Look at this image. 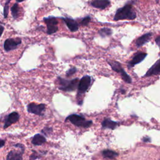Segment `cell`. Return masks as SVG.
Returning <instances> with one entry per match:
<instances>
[{
	"mask_svg": "<svg viewBox=\"0 0 160 160\" xmlns=\"http://www.w3.org/2000/svg\"><path fill=\"white\" fill-rule=\"evenodd\" d=\"M136 17V14L132 9L131 4H127L122 8L118 9L114 17V20H122V19H129L132 20L135 19Z\"/></svg>",
	"mask_w": 160,
	"mask_h": 160,
	"instance_id": "obj_1",
	"label": "cell"
},
{
	"mask_svg": "<svg viewBox=\"0 0 160 160\" xmlns=\"http://www.w3.org/2000/svg\"><path fill=\"white\" fill-rule=\"evenodd\" d=\"M59 83V89L64 91H72L78 87L79 79L78 78L72 80H67L63 79L61 77H58Z\"/></svg>",
	"mask_w": 160,
	"mask_h": 160,
	"instance_id": "obj_2",
	"label": "cell"
},
{
	"mask_svg": "<svg viewBox=\"0 0 160 160\" xmlns=\"http://www.w3.org/2000/svg\"><path fill=\"white\" fill-rule=\"evenodd\" d=\"M66 120H69L72 124L76 126L83 128H88L92 123V121L86 120L85 118L78 114H71L69 116Z\"/></svg>",
	"mask_w": 160,
	"mask_h": 160,
	"instance_id": "obj_3",
	"label": "cell"
},
{
	"mask_svg": "<svg viewBox=\"0 0 160 160\" xmlns=\"http://www.w3.org/2000/svg\"><path fill=\"white\" fill-rule=\"evenodd\" d=\"M108 64L111 66V68L113 71L119 72L122 79L127 83H131L132 79L131 77L126 72V71L124 70V69L122 68L121 64L116 61H108Z\"/></svg>",
	"mask_w": 160,
	"mask_h": 160,
	"instance_id": "obj_4",
	"label": "cell"
},
{
	"mask_svg": "<svg viewBox=\"0 0 160 160\" xmlns=\"http://www.w3.org/2000/svg\"><path fill=\"white\" fill-rule=\"evenodd\" d=\"M44 22L47 26V33L48 34H52L58 31V23L57 19L54 17H48L43 19Z\"/></svg>",
	"mask_w": 160,
	"mask_h": 160,
	"instance_id": "obj_5",
	"label": "cell"
},
{
	"mask_svg": "<svg viewBox=\"0 0 160 160\" xmlns=\"http://www.w3.org/2000/svg\"><path fill=\"white\" fill-rule=\"evenodd\" d=\"M91 82V78L89 76H83L79 81L78 89V94H84L88 89Z\"/></svg>",
	"mask_w": 160,
	"mask_h": 160,
	"instance_id": "obj_6",
	"label": "cell"
},
{
	"mask_svg": "<svg viewBox=\"0 0 160 160\" xmlns=\"http://www.w3.org/2000/svg\"><path fill=\"white\" fill-rule=\"evenodd\" d=\"M21 39L19 38L16 39L13 38H8L5 40L4 42V49L6 52L18 48V46L21 44Z\"/></svg>",
	"mask_w": 160,
	"mask_h": 160,
	"instance_id": "obj_7",
	"label": "cell"
},
{
	"mask_svg": "<svg viewBox=\"0 0 160 160\" xmlns=\"http://www.w3.org/2000/svg\"><path fill=\"white\" fill-rule=\"evenodd\" d=\"M46 106L44 104H36L35 103H30L28 105V111L30 113L41 116L43 114Z\"/></svg>",
	"mask_w": 160,
	"mask_h": 160,
	"instance_id": "obj_8",
	"label": "cell"
},
{
	"mask_svg": "<svg viewBox=\"0 0 160 160\" xmlns=\"http://www.w3.org/2000/svg\"><path fill=\"white\" fill-rule=\"evenodd\" d=\"M24 152V146L21 147L19 150H12L8 154L6 160H22Z\"/></svg>",
	"mask_w": 160,
	"mask_h": 160,
	"instance_id": "obj_9",
	"label": "cell"
},
{
	"mask_svg": "<svg viewBox=\"0 0 160 160\" xmlns=\"http://www.w3.org/2000/svg\"><path fill=\"white\" fill-rule=\"evenodd\" d=\"M19 118V115L17 112H12L9 114L5 119L4 124V128H7L12 124L18 121Z\"/></svg>",
	"mask_w": 160,
	"mask_h": 160,
	"instance_id": "obj_10",
	"label": "cell"
},
{
	"mask_svg": "<svg viewBox=\"0 0 160 160\" xmlns=\"http://www.w3.org/2000/svg\"><path fill=\"white\" fill-rule=\"evenodd\" d=\"M147 56L146 53L144 52H138L137 53L132 59L131 61H130L128 62V68H132L136 64H138L140 63L141 61H142L146 56Z\"/></svg>",
	"mask_w": 160,
	"mask_h": 160,
	"instance_id": "obj_11",
	"label": "cell"
},
{
	"mask_svg": "<svg viewBox=\"0 0 160 160\" xmlns=\"http://www.w3.org/2000/svg\"><path fill=\"white\" fill-rule=\"evenodd\" d=\"M62 19L64 21L66 26L71 32H75L78 30V24L74 19L68 18H63Z\"/></svg>",
	"mask_w": 160,
	"mask_h": 160,
	"instance_id": "obj_12",
	"label": "cell"
},
{
	"mask_svg": "<svg viewBox=\"0 0 160 160\" xmlns=\"http://www.w3.org/2000/svg\"><path fill=\"white\" fill-rule=\"evenodd\" d=\"M160 74V59L158 60L146 72V74L144 75L145 77L150 76L152 75L158 74Z\"/></svg>",
	"mask_w": 160,
	"mask_h": 160,
	"instance_id": "obj_13",
	"label": "cell"
},
{
	"mask_svg": "<svg viewBox=\"0 0 160 160\" xmlns=\"http://www.w3.org/2000/svg\"><path fill=\"white\" fill-rule=\"evenodd\" d=\"M110 1L109 0H93L91 2V5L94 8L104 9L110 5Z\"/></svg>",
	"mask_w": 160,
	"mask_h": 160,
	"instance_id": "obj_14",
	"label": "cell"
},
{
	"mask_svg": "<svg viewBox=\"0 0 160 160\" xmlns=\"http://www.w3.org/2000/svg\"><path fill=\"white\" fill-rule=\"evenodd\" d=\"M101 124H102V128H104L114 129L119 125V123L116 121H113L112 120H111L110 119L105 118L102 121Z\"/></svg>",
	"mask_w": 160,
	"mask_h": 160,
	"instance_id": "obj_15",
	"label": "cell"
},
{
	"mask_svg": "<svg viewBox=\"0 0 160 160\" xmlns=\"http://www.w3.org/2000/svg\"><path fill=\"white\" fill-rule=\"evenodd\" d=\"M152 34L151 32L146 33L141 36H140L139 38L137 39L136 41V45L137 47H141V46L144 45L145 43H146L150 39V38Z\"/></svg>",
	"mask_w": 160,
	"mask_h": 160,
	"instance_id": "obj_16",
	"label": "cell"
},
{
	"mask_svg": "<svg viewBox=\"0 0 160 160\" xmlns=\"http://www.w3.org/2000/svg\"><path fill=\"white\" fill-rule=\"evenodd\" d=\"M45 142H46L45 137L39 134H36L32 139V143L35 146H40L44 144Z\"/></svg>",
	"mask_w": 160,
	"mask_h": 160,
	"instance_id": "obj_17",
	"label": "cell"
},
{
	"mask_svg": "<svg viewBox=\"0 0 160 160\" xmlns=\"http://www.w3.org/2000/svg\"><path fill=\"white\" fill-rule=\"evenodd\" d=\"M102 154L104 158H108V159H115L118 154L111 149H104L102 151Z\"/></svg>",
	"mask_w": 160,
	"mask_h": 160,
	"instance_id": "obj_18",
	"label": "cell"
},
{
	"mask_svg": "<svg viewBox=\"0 0 160 160\" xmlns=\"http://www.w3.org/2000/svg\"><path fill=\"white\" fill-rule=\"evenodd\" d=\"M99 34L101 35V37H106L111 35L112 34V31L110 28H101L99 31Z\"/></svg>",
	"mask_w": 160,
	"mask_h": 160,
	"instance_id": "obj_19",
	"label": "cell"
},
{
	"mask_svg": "<svg viewBox=\"0 0 160 160\" xmlns=\"http://www.w3.org/2000/svg\"><path fill=\"white\" fill-rule=\"evenodd\" d=\"M11 14L12 16H13L14 19H16L18 17V14H19V6L17 3L14 4V5L12 6L11 9Z\"/></svg>",
	"mask_w": 160,
	"mask_h": 160,
	"instance_id": "obj_20",
	"label": "cell"
},
{
	"mask_svg": "<svg viewBox=\"0 0 160 160\" xmlns=\"http://www.w3.org/2000/svg\"><path fill=\"white\" fill-rule=\"evenodd\" d=\"M10 2V0H7L6 2V4H5V6H4V12H3V14H4V18H6L7 16H8V11H9V3Z\"/></svg>",
	"mask_w": 160,
	"mask_h": 160,
	"instance_id": "obj_21",
	"label": "cell"
},
{
	"mask_svg": "<svg viewBox=\"0 0 160 160\" xmlns=\"http://www.w3.org/2000/svg\"><path fill=\"white\" fill-rule=\"evenodd\" d=\"M91 21V18L89 16H87V17H85L80 22V24L81 26H88L89 22H90Z\"/></svg>",
	"mask_w": 160,
	"mask_h": 160,
	"instance_id": "obj_22",
	"label": "cell"
},
{
	"mask_svg": "<svg viewBox=\"0 0 160 160\" xmlns=\"http://www.w3.org/2000/svg\"><path fill=\"white\" fill-rule=\"evenodd\" d=\"M77 69L76 68H71V69H69L67 72H66V76L69 77L72 76V74H74L76 72Z\"/></svg>",
	"mask_w": 160,
	"mask_h": 160,
	"instance_id": "obj_23",
	"label": "cell"
},
{
	"mask_svg": "<svg viewBox=\"0 0 160 160\" xmlns=\"http://www.w3.org/2000/svg\"><path fill=\"white\" fill-rule=\"evenodd\" d=\"M52 131V128H45L42 130V132L44 133V134H48Z\"/></svg>",
	"mask_w": 160,
	"mask_h": 160,
	"instance_id": "obj_24",
	"label": "cell"
},
{
	"mask_svg": "<svg viewBox=\"0 0 160 160\" xmlns=\"http://www.w3.org/2000/svg\"><path fill=\"white\" fill-rule=\"evenodd\" d=\"M39 154H38L36 152H34L32 154H31V156H30V159L31 160H34V159H36L37 158H38L39 156H38Z\"/></svg>",
	"mask_w": 160,
	"mask_h": 160,
	"instance_id": "obj_25",
	"label": "cell"
},
{
	"mask_svg": "<svg viewBox=\"0 0 160 160\" xmlns=\"http://www.w3.org/2000/svg\"><path fill=\"white\" fill-rule=\"evenodd\" d=\"M156 44H157V45L159 46V48H160V36H158V37H157L156 38Z\"/></svg>",
	"mask_w": 160,
	"mask_h": 160,
	"instance_id": "obj_26",
	"label": "cell"
},
{
	"mask_svg": "<svg viewBox=\"0 0 160 160\" xmlns=\"http://www.w3.org/2000/svg\"><path fill=\"white\" fill-rule=\"evenodd\" d=\"M4 142H5V141L3 140V139H1V148H2V147H3V146H4Z\"/></svg>",
	"mask_w": 160,
	"mask_h": 160,
	"instance_id": "obj_27",
	"label": "cell"
},
{
	"mask_svg": "<svg viewBox=\"0 0 160 160\" xmlns=\"http://www.w3.org/2000/svg\"><path fill=\"white\" fill-rule=\"evenodd\" d=\"M1 34L2 35V32H3V30H4V27L2 26H1Z\"/></svg>",
	"mask_w": 160,
	"mask_h": 160,
	"instance_id": "obj_28",
	"label": "cell"
},
{
	"mask_svg": "<svg viewBox=\"0 0 160 160\" xmlns=\"http://www.w3.org/2000/svg\"><path fill=\"white\" fill-rule=\"evenodd\" d=\"M18 2H22L23 1H24V0H16Z\"/></svg>",
	"mask_w": 160,
	"mask_h": 160,
	"instance_id": "obj_29",
	"label": "cell"
}]
</instances>
